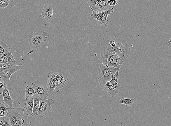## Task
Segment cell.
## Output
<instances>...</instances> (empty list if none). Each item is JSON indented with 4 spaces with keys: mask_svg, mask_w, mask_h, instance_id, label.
<instances>
[{
    "mask_svg": "<svg viewBox=\"0 0 171 126\" xmlns=\"http://www.w3.org/2000/svg\"><path fill=\"white\" fill-rule=\"evenodd\" d=\"M55 100L52 98L48 99H42L40 101V106L45 108L50 112L51 111V104H53Z\"/></svg>",
    "mask_w": 171,
    "mask_h": 126,
    "instance_id": "obj_17",
    "label": "cell"
},
{
    "mask_svg": "<svg viewBox=\"0 0 171 126\" xmlns=\"http://www.w3.org/2000/svg\"><path fill=\"white\" fill-rule=\"evenodd\" d=\"M120 84H110L107 83L104 85V90L110 97L117 95L118 92Z\"/></svg>",
    "mask_w": 171,
    "mask_h": 126,
    "instance_id": "obj_9",
    "label": "cell"
},
{
    "mask_svg": "<svg viewBox=\"0 0 171 126\" xmlns=\"http://www.w3.org/2000/svg\"><path fill=\"white\" fill-rule=\"evenodd\" d=\"M0 126H12L10 123L9 119L6 116L0 117Z\"/></svg>",
    "mask_w": 171,
    "mask_h": 126,
    "instance_id": "obj_24",
    "label": "cell"
},
{
    "mask_svg": "<svg viewBox=\"0 0 171 126\" xmlns=\"http://www.w3.org/2000/svg\"><path fill=\"white\" fill-rule=\"evenodd\" d=\"M114 7H113L111 9L107 10V11L101 12L102 18L101 22V26L102 24H104L106 27L108 26L109 21L107 20V18L109 15H111L114 12Z\"/></svg>",
    "mask_w": 171,
    "mask_h": 126,
    "instance_id": "obj_14",
    "label": "cell"
},
{
    "mask_svg": "<svg viewBox=\"0 0 171 126\" xmlns=\"http://www.w3.org/2000/svg\"><path fill=\"white\" fill-rule=\"evenodd\" d=\"M3 61L6 62L11 66L17 65L14 56L12 54L11 52L3 55Z\"/></svg>",
    "mask_w": 171,
    "mask_h": 126,
    "instance_id": "obj_16",
    "label": "cell"
},
{
    "mask_svg": "<svg viewBox=\"0 0 171 126\" xmlns=\"http://www.w3.org/2000/svg\"><path fill=\"white\" fill-rule=\"evenodd\" d=\"M11 51L10 47L2 41H0V54L3 55Z\"/></svg>",
    "mask_w": 171,
    "mask_h": 126,
    "instance_id": "obj_22",
    "label": "cell"
},
{
    "mask_svg": "<svg viewBox=\"0 0 171 126\" xmlns=\"http://www.w3.org/2000/svg\"><path fill=\"white\" fill-rule=\"evenodd\" d=\"M34 99V107L33 112L31 117H32L37 116L38 111V109L40 106V101L41 100V97H40L37 94L35 93L33 96Z\"/></svg>",
    "mask_w": 171,
    "mask_h": 126,
    "instance_id": "obj_15",
    "label": "cell"
},
{
    "mask_svg": "<svg viewBox=\"0 0 171 126\" xmlns=\"http://www.w3.org/2000/svg\"><path fill=\"white\" fill-rule=\"evenodd\" d=\"M24 66L22 65H15L10 66L7 70L3 72H0V76L1 77V81L6 84L10 83V78L11 76L16 72L22 69Z\"/></svg>",
    "mask_w": 171,
    "mask_h": 126,
    "instance_id": "obj_5",
    "label": "cell"
},
{
    "mask_svg": "<svg viewBox=\"0 0 171 126\" xmlns=\"http://www.w3.org/2000/svg\"><path fill=\"white\" fill-rule=\"evenodd\" d=\"M48 34V32H44L42 34L36 32H32L29 38V46L37 50H39L44 43L46 42Z\"/></svg>",
    "mask_w": 171,
    "mask_h": 126,
    "instance_id": "obj_3",
    "label": "cell"
},
{
    "mask_svg": "<svg viewBox=\"0 0 171 126\" xmlns=\"http://www.w3.org/2000/svg\"><path fill=\"white\" fill-rule=\"evenodd\" d=\"M2 0H0V8H1V4H2Z\"/></svg>",
    "mask_w": 171,
    "mask_h": 126,
    "instance_id": "obj_35",
    "label": "cell"
},
{
    "mask_svg": "<svg viewBox=\"0 0 171 126\" xmlns=\"http://www.w3.org/2000/svg\"><path fill=\"white\" fill-rule=\"evenodd\" d=\"M11 66V65L4 61L0 62V72L4 71L7 70Z\"/></svg>",
    "mask_w": 171,
    "mask_h": 126,
    "instance_id": "obj_28",
    "label": "cell"
},
{
    "mask_svg": "<svg viewBox=\"0 0 171 126\" xmlns=\"http://www.w3.org/2000/svg\"><path fill=\"white\" fill-rule=\"evenodd\" d=\"M2 93L3 97V102L4 104L7 105L10 108L13 107V103L14 101L11 98L10 96V92L9 90L4 87V90H2Z\"/></svg>",
    "mask_w": 171,
    "mask_h": 126,
    "instance_id": "obj_11",
    "label": "cell"
},
{
    "mask_svg": "<svg viewBox=\"0 0 171 126\" xmlns=\"http://www.w3.org/2000/svg\"><path fill=\"white\" fill-rule=\"evenodd\" d=\"M90 8L92 10L93 13L91 14V20H93L94 19H97V22H98L99 25L101 26V18H102V13L101 12L95 11H94L92 7L90 6Z\"/></svg>",
    "mask_w": 171,
    "mask_h": 126,
    "instance_id": "obj_21",
    "label": "cell"
},
{
    "mask_svg": "<svg viewBox=\"0 0 171 126\" xmlns=\"http://www.w3.org/2000/svg\"><path fill=\"white\" fill-rule=\"evenodd\" d=\"M109 5L111 7H114V6L118 4V1L116 0H113V1H108Z\"/></svg>",
    "mask_w": 171,
    "mask_h": 126,
    "instance_id": "obj_31",
    "label": "cell"
},
{
    "mask_svg": "<svg viewBox=\"0 0 171 126\" xmlns=\"http://www.w3.org/2000/svg\"><path fill=\"white\" fill-rule=\"evenodd\" d=\"M114 52V48L112 47L108 42L107 45L104 47L101 56L103 59L102 64L106 66L107 65V59L108 56L111 53Z\"/></svg>",
    "mask_w": 171,
    "mask_h": 126,
    "instance_id": "obj_10",
    "label": "cell"
},
{
    "mask_svg": "<svg viewBox=\"0 0 171 126\" xmlns=\"http://www.w3.org/2000/svg\"><path fill=\"white\" fill-rule=\"evenodd\" d=\"M3 61V55L0 54V62Z\"/></svg>",
    "mask_w": 171,
    "mask_h": 126,
    "instance_id": "obj_33",
    "label": "cell"
},
{
    "mask_svg": "<svg viewBox=\"0 0 171 126\" xmlns=\"http://www.w3.org/2000/svg\"><path fill=\"white\" fill-rule=\"evenodd\" d=\"M42 15L47 20L54 19L52 6L50 5L44 6L42 10Z\"/></svg>",
    "mask_w": 171,
    "mask_h": 126,
    "instance_id": "obj_12",
    "label": "cell"
},
{
    "mask_svg": "<svg viewBox=\"0 0 171 126\" xmlns=\"http://www.w3.org/2000/svg\"><path fill=\"white\" fill-rule=\"evenodd\" d=\"M95 56H97V54H95Z\"/></svg>",
    "mask_w": 171,
    "mask_h": 126,
    "instance_id": "obj_37",
    "label": "cell"
},
{
    "mask_svg": "<svg viewBox=\"0 0 171 126\" xmlns=\"http://www.w3.org/2000/svg\"><path fill=\"white\" fill-rule=\"evenodd\" d=\"M49 112V111L47 110L45 108L40 106H39V109H38L37 116H39L41 118H42V117H43L46 115Z\"/></svg>",
    "mask_w": 171,
    "mask_h": 126,
    "instance_id": "obj_26",
    "label": "cell"
},
{
    "mask_svg": "<svg viewBox=\"0 0 171 126\" xmlns=\"http://www.w3.org/2000/svg\"><path fill=\"white\" fill-rule=\"evenodd\" d=\"M25 120L23 118L18 120L12 124V126H22V125L24 123Z\"/></svg>",
    "mask_w": 171,
    "mask_h": 126,
    "instance_id": "obj_29",
    "label": "cell"
},
{
    "mask_svg": "<svg viewBox=\"0 0 171 126\" xmlns=\"http://www.w3.org/2000/svg\"><path fill=\"white\" fill-rule=\"evenodd\" d=\"M51 76L55 87L54 91L58 92L60 89L63 88L65 83L68 79L64 80L63 79L62 74L61 73H55L52 74Z\"/></svg>",
    "mask_w": 171,
    "mask_h": 126,
    "instance_id": "obj_6",
    "label": "cell"
},
{
    "mask_svg": "<svg viewBox=\"0 0 171 126\" xmlns=\"http://www.w3.org/2000/svg\"><path fill=\"white\" fill-rule=\"evenodd\" d=\"M47 91L48 94L52 93L55 90L51 75L48 76V79L47 83Z\"/></svg>",
    "mask_w": 171,
    "mask_h": 126,
    "instance_id": "obj_19",
    "label": "cell"
},
{
    "mask_svg": "<svg viewBox=\"0 0 171 126\" xmlns=\"http://www.w3.org/2000/svg\"><path fill=\"white\" fill-rule=\"evenodd\" d=\"M25 108L27 111V114L28 116L31 117L33 112L34 107V99L33 97L29 98L28 99H25Z\"/></svg>",
    "mask_w": 171,
    "mask_h": 126,
    "instance_id": "obj_13",
    "label": "cell"
},
{
    "mask_svg": "<svg viewBox=\"0 0 171 126\" xmlns=\"http://www.w3.org/2000/svg\"><path fill=\"white\" fill-rule=\"evenodd\" d=\"M25 109V107L7 108V113L6 117L9 119L11 125L18 120L23 118Z\"/></svg>",
    "mask_w": 171,
    "mask_h": 126,
    "instance_id": "obj_4",
    "label": "cell"
},
{
    "mask_svg": "<svg viewBox=\"0 0 171 126\" xmlns=\"http://www.w3.org/2000/svg\"><path fill=\"white\" fill-rule=\"evenodd\" d=\"M167 44H171V37L169 41H168Z\"/></svg>",
    "mask_w": 171,
    "mask_h": 126,
    "instance_id": "obj_34",
    "label": "cell"
},
{
    "mask_svg": "<svg viewBox=\"0 0 171 126\" xmlns=\"http://www.w3.org/2000/svg\"><path fill=\"white\" fill-rule=\"evenodd\" d=\"M121 67L114 68L103 64L100 65L99 68L98 80L101 85H105L111 80L112 75L117 72Z\"/></svg>",
    "mask_w": 171,
    "mask_h": 126,
    "instance_id": "obj_2",
    "label": "cell"
},
{
    "mask_svg": "<svg viewBox=\"0 0 171 126\" xmlns=\"http://www.w3.org/2000/svg\"><path fill=\"white\" fill-rule=\"evenodd\" d=\"M36 93L33 87L30 85H27L25 89V97L26 99L29 98L33 97Z\"/></svg>",
    "mask_w": 171,
    "mask_h": 126,
    "instance_id": "obj_23",
    "label": "cell"
},
{
    "mask_svg": "<svg viewBox=\"0 0 171 126\" xmlns=\"http://www.w3.org/2000/svg\"><path fill=\"white\" fill-rule=\"evenodd\" d=\"M107 65L114 68L121 67L122 66L121 60L115 52H112L108 56Z\"/></svg>",
    "mask_w": 171,
    "mask_h": 126,
    "instance_id": "obj_7",
    "label": "cell"
},
{
    "mask_svg": "<svg viewBox=\"0 0 171 126\" xmlns=\"http://www.w3.org/2000/svg\"><path fill=\"white\" fill-rule=\"evenodd\" d=\"M1 81H1V77L0 76V82H1Z\"/></svg>",
    "mask_w": 171,
    "mask_h": 126,
    "instance_id": "obj_36",
    "label": "cell"
},
{
    "mask_svg": "<svg viewBox=\"0 0 171 126\" xmlns=\"http://www.w3.org/2000/svg\"><path fill=\"white\" fill-rule=\"evenodd\" d=\"M113 7L109 5L107 0L101 1L98 11L103 12L107 11V10L111 9Z\"/></svg>",
    "mask_w": 171,
    "mask_h": 126,
    "instance_id": "obj_20",
    "label": "cell"
},
{
    "mask_svg": "<svg viewBox=\"0 0 171 126\" xmlns=\"http://www.w3.org/2000/svg\"><path fill=\"white\" fill-rule=\"evenodd\" d=\"M4 86V84L1 81L0 82V88H2Z\"/></svg>",
    "mask_w": 171,
    "mask_h": 126,
    "instance_id": "obj_32",
    "label": "cell"
},
{
    "mask_svg": "<svg viewBox=\"0 0 171 126\" xmlns=\"http://www.w3.org/2000/svg\"><path fill=\"white\" fill-rule=\"evenodd\" d=\"M32 84L35 93L40 97L41 99H47L49 94L44 85H40L34 83H32Z\"/></svg>",
    "mask_w": 171,
    "mask_h": 126,
    "instance_id": "obj_8",
    "label": "cell"
},
{
    "mask_svg": "<svg viewBox=\"0 0 171 126\" xmlns=\"http://www.w3.org/2000/svg\"><path fill=\"white\" fill-rule=\"evenodd\" d=\"M10 2V0H2L1 8L4 9L8 6Z\"/></svg>",
    "mask_w": 171,
    "mask_h": 126,
    "instance_id": "obj_30",
    "label": "cell"
},
{
    "mask_svg": "<svg viewBox=\"0 0 171 126\" xmlns=\"http://www.w3.org/2000/svg\"><path fill=\"white\" fill-rule=\"evenodd\" d=\"M115 41L116 45L114 48V52L120 58L122 65L130 54V48L126 40L117 38L115 36Z\"/></svg>",
    "mask_w": 171,
    "mask_h": 126,
    "instance_id": "obj_1",
    "label": "cell"
},
{
    "mask_svg": "<svg viewBox=\"0 0 171 126\" xmlns=\"http://www.w3.org/2000/svg\"><path fill=\"white\" fill-rule=\"evenodd\" d=\"M90 3L92 5V8L94 11H98L99 9V7L101 2V0L98 1V0H91L90 1Z\"/></svg>",
    "mask_w": 171,
    "mask_h": 126,
    "instance_id": "obj_25",
    "label": "cell"
},
{
    "mask_svg": "<svg viewBox=\"0 0 171 126\" xmlns=\"http://www.w3.org/2000/svg\"><path fill=\"white\" fill-rule=\"evenodd\" d=\"M7 107L2 103H0V117L7 116Z\"/></svg>",
    "mask_w": 171,
    "mask_h": 126,
    "instance_id": "obj_27",
    "label": "cell"
},
{
    "mask_svg": "<svg viewBox=\"0 0 171 126\" xmlns=\"http://www.w3.org/2000/svg\"><path fill=\"white\" fill-rule=\"evenodd\" d=\"M136 101L135 98H133L131 99H126L124 97H122L119 100V103L126 105V107L128 108L131 106H132L134 102Z\"/></svg>",
    "mask_w": 171,
    "mask_h": 126,
    "instance_id": "obj_18",
    "label": "cell"
}]
</instances>
